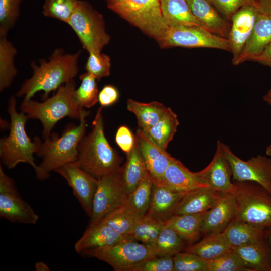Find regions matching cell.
Masks as SVG:
<instances>
[{
    "label": "cell",
    "instance_id": "cell-1",
    "mask_svg": "<svg viewBox=\"0 0 271 271\" xmlns=\"http://www.w3.org/2000/svg\"><path fill=\"white\" fill-rule=\"evenodd\" d=\"M81 50L74 53H65L60 48L55 49L48 60H40L39 65L32 62V76L22 84L16 95L23 96L28 101L39 91H43L42 100L48 98L50 92L72 80L79 72V59Z\"/></svg>",
    "mask_w": 271,
    "mask_h": 271
},
{
    "label": "cell",
    "instance_id": "cell-2",
    "mask_svg": "<svg viewBox=\"0 0 271 271\" xmlns=\"http://www.w3.org/2000/svg\"><path fill=\"white\" fill-rule=\"evenodd\" d=\"M100 107L92 122V130L84 136L78 146L76 164L97 179L120 167L121 158L109 144L104 130Z\"/></svg>",
    "mask_w": 271,
    "mask_h": 271
},
{
    "label": "cell",
    "instance_id": "cell-3",
    "mask_svg": "<svg viewBox=\"0 0 271 271\" xmlns=\"http://www.w3.org/2000/svg\"><path fill=\"white\" fill-rule=\"evenodd\" d=\"M7 111L11 120L10 131L8 136L0 140L1 162L8 169L15 168L20 163H28L35 170L38 179L43 180L39 165L35 162L33 156L42 141L37 137L32 141L28 136L25 125L29 118L24 112L17 111L14 95H11L9 100Z\"/></svg>",
    "mask_w": 271,
    "mask_h": 271
},
{
    "label": "cell",
    "instance_id": "cell-4",
    "mask_svg": "<svg viewBox=\"0 0 271 271\" xmlns=\"http://www.w3.org/2000/svg\"><path fill=\"white\" fill-rule=\"evenodd\" d=\"M76 89V82L73 79L61 86L54 95L42 102L32 99L23 100L20 110L29 119L40 121L43 126V138L47 139L61 119L68 117L80 121L84 109L80 108L75 100Z\"/></svg>",
    "mask_w": 271,
    "mask_h": 271
},
{
    "label": "cell",
    "instance_id": "cell-5",
    "mask_svg": "<svg viewBox=\"0 0 271 271\" xmlns=\"http://www.w3.org/2000/svg\"><path fill=\"white\" fill-rule=\"evenodd\" d=\"M89 114V111L83 109L79 125L69 123L61 136L53 133L41 142L36 154L42 159L39 166L43 180L49 177L51 171L76 161L78 146L85 134L86 117Z\"/></svg>",
    "mask_w": 271,
    "mask_h": 271
},
{
    "label": "cell",
    "instance_id": "cell-6",
    "mask_svg": "<svg viewBox=\"0 0 271 271\" xmlns=\"http://www.w3.org/2000/svg\"><path fill=\"white\" fill-rule=\"evenodd\" d=\"M107 7L159 43L169 27L163 16L161 0H105Z\"/></svg>",
    "mask_w": 271,
    "mask_h": 271
},
{
    "label": "cell",
    "instance_id": "cell-7",
    "mask_svg": "<svg viewBox=\"0 0 271 271\" xmlns=\"http://www.w3.org/2000/svg\"><path fill=\"white\" fill-rule=\"evenodd\" d=\"M234 195L237 205L236 219L271 229V194L259 184L236 182Z\"/></svg>",
    "mask_w": 271,
    "mask_h": 271
},
{
    "label": "cell",
    "instance_id": "cell-8",
    "mask_svg": "<svg viewBox=\"0 0 271 271\" xmlns=\"http://www.w3.org/2000/svg\"><path fill=\"white\" fill-rule=\"evenodd\" d=\"M67 24L88 53L101 52L110 41V37L106 31L103 16L86 1H78Z\"/></svg>",
    "mask_w": 271,
    "mask_h": 271
},
{
    "label": "cell",
    "instance_id": "cell-9",
    "mask_svg": "<svg viewBox=\"0 0 271 271\" xmlns=\"http://www.w3.org/2000/svg\"><path fill=\"white\" fill-rule=\"evenodd\" d=\"M110 265L115 271H133L142 262L157 257L152 246L127 239L111 245L81 252Z\"/></svg>",
    "mask_w": 271,
    "mask_h": 271
},
{
    "label": "cell",
    "instance_id": "cell-10",
    "mask_svg": "<svg viewBox=\"0 0 271 271\" xmlns=\"http://www.w3.org/2000/svg\"><path fill=\"white\" fill-rule=\"evenodd\" d=\"M127 195L122 166L98 179L88 226L98 224L108 213L124 206Z\"/></svg>",
    "mask_w": 271,
    "mask_h": 271
},
{
    "label": "cell",
    "instance_id": "cell-11",
    "mask_svg": "<svg viewBox=\"0 0 271 271\" xmlns=\"http://www.w3.org/2000/svg\"><path fill=\"white\" fill-rule=\"evenodd\" d=\"M159 44L163 48H209L231 52L228 38L214 34L202 27L194 26L169 27L165 37Z\"/></svg>",
    "mask_w": 271,
    "mask_h": 271
},
{
    "label": "cell",
    "instance_id": "cell-12",
    "mask_svg": "<svg viewBox=\"0 0 271 271\" xmlns=\"http://www.w3.org/2000/svg\"><path fill=\"white\" fill-rule=\"evenodd\" d=\"M0 217L11 222L35 224L39 216L21 196L15 181L0 165Z\"/></svg>",
    "mask_w": 271,
    "mask_h": 271
},
{
    "label": "cell",
    "instance_id": "cell-13",
    "mask_svg": "<svg viewBox=\"0 0 271 271\" xmlns=\"http://www.w3.org/2000/svg\"><path fill=\"white\" fill-rule=\"evenodd\" d=\"M222 147L230 165L233 180L255 182L271 194V159L259 155L243 161L223 143Z\"/></svg>",
    "mask_w": 271,
    "mask_h": 271
},
{
    "label": "cell",
    "instance_id": "cell-14",
    "mask_svg": "<svg viewBox=\"0 0 271 271\" xmlns=\"http://www.w3.org/2000/svg\"><path fill=\"white\" fill-rule=\"evenodd\" d=\"M54 171L65 179L82 209L90 217L98 179L82 169L75 162L64 165Z\"/></svg>",
    "mask_w": 271,
    "mask_h": 271
},
{
    "label": "cell",
    "instance_id": "cell-15",
    "mask_svg": "<svg viewBox=\"0 0 271 271\" xmlns=\"http://www.w3.org/2000/svg\"><path fill=\"white\" fill-rule=\"evenodd\" d=\"M198 173L207 187L224 193H235L236 185L231 179V168L220 141L217 142L216 152L210 163Z\"/></svg>",
    "mask_w": 271,
    "mask_h": 271
},
{
    "label": "cell",
    "instance_id": "cell-16",
    "mask_svg": "<svg viewBox=\"0 0 271 271\" xmlns=\"http://www.w3.org/2000/svg\"><path fill=\"white\" fill-rule=\"evenodd\" d=\"M259 13L255 4L246 5L237 10L231 18V28L228 37L233 58L238 56L250 37Z\"/></svg>",
    "mask_w": 271,
    "mask_h": 271
},
{
    "label": "cell",
    "instance_id": "cell-17",
    "mask_svg": "<svg viewBox=\"0 0 271 271\" xmlns=\"http://www.w3.org/2000/svg\"><path fill=\"white\" fill-rule=\"evenodd\" d=\"M135 136L153 182L161 181L166 170L174 158L141 129L137 130Z\"/></svg>",
    "mask_w": 271,
    "mask_h": 271
},
{
    "label": "cell",
    "instance_id": "cell-18",
    "mask_svg": "<svg viewBox=\"0 0 271 271\" xmlns=\"http://www.w3.org/2000/svg\"><path fill=\"white\" fill-rule=\"evenodd\" d=\"M237 205L234 194L225 193L211 209L205 213L202 234L222 233L236 219Z\"/></svg>",
    "mask_w": 271,
    "mask_h": 271
},
{
    "label": "cell",
    "instance_id": "cell-19",
    "mask_svg": "<svg viewBox=\"0 0 271 271\" xmlns=\"http://www.w3.org/2000/svg\"><path fill=\"white\" fill-rule=\"evenodd\" d=\"M186 193L174 191L162 183L153 182L150 205L146 215L164 223L175 215L178 205Z\"/></svg>",
    "mask_w": 271,
    "mask_h": 271
},
{
    "label": "cell",
    "instance_id": "cell-20",
    "mask_svg": "<svg viewBox=\"0 0 271 271\" xmlns=\"http://www.w3.org/2000/svg\"><path fill=\"white\" fill-rule=\"evenodd\" d=\"M271 43V15L259 12L246 43L237 58L232 62L237 66L260 54Z\"/></svg>",
    "mask_w": 271,
    "mask_h": 271
},
{
    "label": "cell",
    "instance_id": "cell-21",
    "mask_svg": "<svg viewBox=\"0 0 271 271\" xmlns=\"http://www.w3.org/2000/svg\"><path fill=\"white\" fill-rule=\"evenodd\" d=\"M192 13L204 28L228 38L231 22L225 19L210 0H186Z\"/></svg>",
    "mask_w": 271,
    "mask_h": 271
},
{
    "label": "cell",
    "instance_id": "cell-22",
    "mask_svg": "<svg viewBox=\"0 0 271 271\" xmlns=\"http://www.w3.org/2000/svg\"><path fill=\"white\" fill-rule=\"evenodd\" d=\"M171 190L180 193L207 187L198 172H193L186 168L179 160L174 158L170 163L159 182Z\"/></svg>",
    "mask_w": 271,
    "mask_h": 271
},
{
    "label": "cell",
    "instance_id": "cell-23",
    "mask_svg": "<svg viewBox=\"0 0 271 271\" xmlns=\"http://www.w3.org/2000/svg\"><path fill=\"white\" fill-rule=\"evenodd\" d=\"M225 194L208 187L189 191L179 202L175 215L204 213L211 209Z\"/></svg>",
    "mask_w": 271,
    "mask_h": 271
},
{
    "label": "cell",
    "instance_id": "cell-24",
    "mask_svg": "<svg viewBox=\"0 0 271 271\" xmlns=\"http://www.w3.org/2000/svg\"><path fill=\"white\" fill-rule=\"evenodd\" d=\"M127 239L130 238L122 236L105 224L99 223L88 226L82 236L75 243L74 249L81 253L86 249L111 245Z\"/></svg>",
    "mask_w": 271,
    "mask_h": 271
},
{
    "label": "cell",
    "instance_id": "cell-25",
    "mask_svg": "<svg viewBox=\"0 0 271 271\" xmlns=\"http://www.w3.org/2000/svg\"><path fill=\"white\" fill-rule=\"evenodd\" d=\"M265 232L260 227L236 219L223 232L232 249L263 241Z\"/></svg>",
    "mask_w": 271,
    "mask_h": 271
},
{
    "label": "cell",
    "instance_id": "cell-26",
    "mask_svg": "<svg viewBox=\"0 0 271 271\" xmlns=\"http://www.w3.org/2000/svg\"><path fill=\"white\" fill-rule=\"evenodd\" d=\"M205 212L175 215L164 224L174 230L185 242L192 244L202 234L201 228Z\"/></svg>",
    "mask_w": 271,
    "mask_h": 271
},
{
    "label": "cell",
    "instance_id": "cell-27",
    "mask_svg": "<svg viewBox=\"0 0 271 271\" xmlns=\"http://www.w3.org/2000/svg\"><path fill=\"white\" fill-rule=\"evenodd\" d=\"M232 249L222 232L206 235L201 241L190 245L186 249V252L209 261L217 258Z\"/></svg>",
    "mask_w": 271,
    "mask_h": 271
},
{
    "label": "cell",
    "instance_id": "cell-28",
    "mask_svg": "<svg viewBox=\"0 0 271 271\" xmlns=\"http://www.w3.org/2000/svg\"><path fill=\"white\" fill-rule=\"evenodd\" d=\"M161 8L169 27L183 25L203 28L192 13L186 0H161Z\"/></svg>",
    "mask_w": 271,
    "mask_h": 271
},
{
    "label": "cell",
    "instance_id": "cell-29",
    "mask_svg": "<svg viewBox=\"0 0 271 271\" xmlns=\"http://www.w3.org/2000/svg\"><path fill=\"white\" fill-rule=\"evenodd\" d=\"M136 139L134 146L126 154L127 160L122 166L123 179L128 194L134 190L149 173L136 138Z\"/></svg>",
    "mask_w": 271,
    "mask_h": 271
},
{
    "label": "cell",
    "instance_id": "cell-30",
    "mask_svg": "<svg viewBox=\"0 0 271 271\" xmlns=\"http://www.w3.org/2000/svg\"><path fill=\"white\" fill-rule=\"evenodd\" d=\"M126 108L136 116L139 128L146 131L160 120L169 107L157 101L143 103L129 99Z\"/></svg>",
    "mask_w": 271,
    "mask_h": 271
},
{
    "label": "cell",
    "instance_id": "cell-31",
    "mask_svg": "<svg viewBox=\"0 0 271 271\" xmlns=\"http://www.w3.org/2000/svg\"><path fill=\"white\" fill-rule=\"evenodd\" d=\"M249 271H271L266 245L263 241L233 248Z\"/></svg>",
    "mask_w": 271,
    "mask_h": 271
},
{
    "label": "cell",
    "instance_id": "cell-32",
    "mask_svg": "<svg viewBox=\"0 0 271 271\" xmlns=\"http://www.w3.org/2000/svg\"><path fill=\"white\" fill-rule=\"evenodd\" d=\"M17 49L7 34H0V91L8 88L18 73L15 65Z\"/></svg>",
    "mask_w": 271,
    "mask_h": 271
},
{
    "label": "cell",
    "instance_id": "cell-33",
    "mask_svg": "<svg viewBox=\"0 0 271 271\" xmlns=\"http://www.w3.org/2000/svg\"><path fill=\"white\" fill-rule=\"evenodd\" d=\"M153 186V180L150 173L140 184L127 195L125 204L134 215L142 217L149 209Z\"/></svg>",
    "mask_w": 271,
    "mask_h": 271
},
{
    "label": "cell",
    "instance_id": "cell-34",
    "mask_svg": "<svg viewBox=\"0 0 271 271\" xmlns=\"http://www.w3.org/2000/svg\"><path fill=\"white\" fill-rule=\"evenodd\" d=\"M179 124L177 115L169 108L160 120L145 132L159 146L166 150Z\"/></svg>",
    "mask_w": 271,
    "mask_h": 271
},
{
    "label": "cell",
    "instance_id": "cell-35",
    "mask_svg": "<svg viewBox=\"0 0 271 271\" xmlns=\"http://www.w3.org/2000/svg\"><path fill=\"white\" fill-rule=\"evenodd\" d=\"M185 241L172 229L164 224L152 245L157 256H174L184 248Z\"/></svg>",
    "mask_w": 271,
    "mask_h": 271
},
{
    "label": "cell",
    "instance_id": "cell-36",
    "mask_svg": "<svg viewBox=\"0 0 271 271\" xmlns=\"http://www.w3.org/2000/svg\"><path fill=\"white\" fill-rule=\"evenodd\" d=\"M139 218L124 205L108 213L99 223L105 224L122 236L129 238Z\"/></svg>",
    "mask_w": 271,
    "mask_h": 271
},
{
    "label": "cell",
    "instance_id": "cell-37",
    "mask_svg": "<svg viewBox=\"0 0 271 271\" xmlns=\"http://www.w3.org/2000/svg\"><path fill=\"white\" fill-rule=\"evenodd\" d=\"M81 83L74 93L75 100L80 108H90L98 101V90L96 78L85 72L79 76Z\"/></svg>",
    "mask_w": 271,
    "mask_h": 271
},
{
    "label": "cell",
    "instance_id": "cell-38",
    "mask_svg": "<svg viewBox=\"0 0 271 271\" xmlns=\"http://www.w3.org/2000/svg\"><path fill=\"white\" fill-rule=\"evenodd\" d=\"M164 223L145 215L139 217L129 238L152 245L159 235Z\"/></svg>",
    "mask_w": 271,
    "mask_h": 271
},
{
    "label": "cell",
    "instance_id": "cell-39",
    "mask_svg": "<svg viewBox=\"0 0 271 271\" xmlns=\"http://www.w3.org/2000/svg\"><path fill=\"white\" fill-rule=\"evenodd\" d=\"M79 0H45L42 13L47 17L68 23Z\"/></svg>",
    "mask_w": 271,
    "mask_h": 271
},
{
    "label": "cell",
    "instance_id": "cell-40",
    "mask_svg": "<svg viewBox=\"0 0 271 271\" xmlns=\"http://www.w3.org/2000/svg\"><path fill=\"white\" fill-rule=\"evenodd\" d=\"M22 0H0V34H7L18 20Z\"/></svg>",
    "mask_w": 271,
    "mask_h": 271
},
{
    "label": "cell",
    "instance_id": "cell-41",
    "mask_svg": "<svg viewBox=\"0 0 271 271\" xmlns=\"http://www.w3.org/2000/svg\"><path fill=\"white\" fill-rule=\"evenodd\" d=\"M111 66V59L108 55L101 52H90L85 69L99 81L110 75Z\"/></svg>",
    "mask_w": 271,
    "mask_h": 271
},
{
    "label": "cell",
    "instance_id": "cell-42",
    "mask_svg": "<svg viewBox=\"0 0 271 271\" xmlns=\"http://www.w3.org/2000/svg\"><path fill=\"white\" fill-rule=\"evenodd\" d=\"M208 271H249L232 249L223 255L207 261Z\"/></svg>",
    "mask_w": 271,
    "mask_h": 271
},
{
    "label": "cell",
    "instance_id": "cell-43",
    "mask_svg": "<svg viewBox=\"0 0 271 271\" xmlns=\"http://www.w3.org/2000/svg\"><path fill=\"white\" fill-rule=\"evenodd\" d=\"M174 271H208L207 261L189 252H179L173 256Z\"/></svg>",
    "mask_w": 271,
    "mask_h": 271
},
{
    "label": "cell",
    "instance_id": "cell-44",
    "mask_svg": "<svg viewBox=\"0 0 271 271\" xmlns=\"http://www.w3.org/2000/svg\"><path fill=\"white\" fill-rule=\"evenodd\" d=\"M173 256H157L139 264L133 271H174Z\"/></svg>",
    "mask_w": 271,
    "mask_h": 271
},
{
    "label": "cell",
    "instance_id": "cell-45",
    "mask_svg": "<svg viewBox=\"0 0 271 271\" xmlns=\"http://www.w3.org/2000/svg\"><path fill=\"white\" fill-rule=\"evenodd\" d=\"M217 10L227 20L241 7L248 4L256 5L257 0H210Z\"/></svg>",
    "mask_w": 271,
    "mask_h": 271
},
{
    "label": "cell",
    "instance_id": "cell-46",
    "mask_svg": "<svg viewBox=\"0 0 271 271\" xmlns=\"http://www.w3.org/2000/svg\"><path fill=\"white\" fill-rule=\"evenodd\" d=\"M136 140V136L127 126L119 127L115 134V142L122 151L128 154L132 150Z\"/></svg>",
    "mask_w": 271,
    "mask_h": 271
},
{
    "label": "cell",
    "instance_id": "cell-47",
    "mask_svg": "<svg viewBox=\"0 0 271 271\" xmlns=\"http://www.w3.org/2000/svg\"><path fill=\"white\" fill-rule=\"evenodd\" d=\"M117 88L112 85L104 86L98 94V102L101 107L110 106L115 103L119 98Z\"/></svg>",
    "mask_w": 271,
    "mask_h": 271
},
{
    "label": "cell",
    "instance_id": "cell-48",
    "mask_svg": "<svg viewBox=\"0 0 271 271\" xmlns=\"http://www.w3.org/2000/svg\"><path fill=\"white\" fill-rule=\"evenodd\" d=\"M251 61L271 68V43L260 54L254 57Z\"/></svg>",
    "mask_w": 271,
    "mask_h": 271
},
{
    "label": "cell",
    "instance_id": "cell-49",
    "mask_svg": "<svg viewBox=\"0 0 271 271\" xmlns=\"http://www.w3.org/2000/svg\"><path fill=\"white\" fill-rule=\"evenodd\" d=\"M256 5L260 12L271 15V0H257Z\"/></svg>",
    "mask_w": 271,
    "mask_h": 271
},
{
    "label": "cell",
    "instance_id": "cell-50",
    "mask_svg": "<svg viewBox=\"0 0 271 271\" xmlns=\"http://www.w3.org/2000/svg\"><path fill=\"white\" fill-rule=\"evenodd\" d=\"M264 240L271 266V229L265 231Z\"/></svg>",
    "mask_w": 271,
    "mask_h": 271
},
{
    "label": "cell",
    "instance_id": "cell-51",
    "mask_svg": "<svg viewBox=\"0 0 271 271\" xmlns=\"http://www.w3.org/2000/svg\"><path fill=\"white\" fill-rule=\"evenodd\" d=\"M35 269L36 271H49L50 268L44 262L38 261L35 263Z\"/></svg>",
    "mask_w": 271,
    "mask_h": 271
},
{
    "label": "cell",
    "instance_id": "cell-52",
    "mask_svg": "<svg viewBox=\"0 0 271 271\" xmlns=\"http://www.w3.org/2000/svg\"><path fill=\"white\" fill-rule=\"evenodd\" d=\"M263 99L269 105H271V98H263ZM266 154L267 156H271V144L266 149Z\"/></svg>",
    "mask_w": 271,
    "mask_h": 271
},
{
    "label": "cell",
    "instance_id": "cell-53",
    "mask_svg": "<svg viewBox=\"0 0 271 271\" xmlns=\"http://www.w3.org/2000/svg\"><path fill=\"white\" fill-rule=\"evenodd\" d=\"M265 98H271V88L268 90L267 93L263 96Z\"/></svg>",
    "mask_w": 271,
    "mask_h": 271
}]
</instances>
